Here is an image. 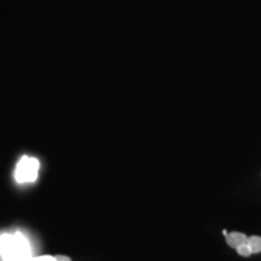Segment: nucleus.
Segmentation results:
<instances>
[{"instance_id":"3","label":"nucleus","mask_w":261,"mask_h":261,"mask_svg":"<svg viewBox=\"0 0 261 261\" xmlns=\"http://www.w3.org/2000/svg\"><path fill=\"white\" fill-rule=\"evenodd\" d=\"M247 240H248V237L246 236V234L242 232H237V231L226 234L227 246L233 248V249H237L238 247L242 246L243 243H246Z\"/></svg>"},{"instance_id":"8","label":"nucleus","mask_w":261,"mask_h":261,"mask_svg":"<svg viewBox=\"0 0 261 261\" xmlns=\"http://www.w3.org/2000/svg\"><path fill=\"white\" fill-rule=\"evenodd\" d=\"M57 261H71V260L68 259V257H65V256H57Z\"/></svg>"},{"instance_id":"7","label":"nucleus","mask_w":261,"mask_h":261,"mask_svg":"<svg viewBox=\"0 0 261 261\" xmlns=\"http://www.w3.org/2000/svg\"><path fill=\"white\" fill-rule=\"evenodd\" d=\"M9 261H33V256H31V257H23V259H15V260H9Z\"/></svg>"},{"instance_id":"6","label":"nucleus","mask_w":261,"mask_h":261,"mask_svg":"<svg viewBox=\"0 0 261 261\" xmlns=\"http://www.w3.org/2000/svg\"><path fill=\"white\" fill-rule=\"evenodd\" d=\"M33 261H57V256L41 255V256H38V257H33Z\"/></svg>"},{"instance_id":"2","label":"nucleus","mask_w":261,"mask_h":261,"mask_svg":"<svg viewBox=\"0 0 261 261\" xmlns=\"http://www.w3.org/2000/svg\"><path fill=\"white\" fill-rule=\"evenodd\" d=\"M40 163L35 158L23 156L19 160L15 169V179L19 184L34 182L38 179Z\"/></svg>"},{"instance_id":"4","label":"nucleus","mask_w":261,"mask_h":261,"mask_svg":"<svg viewBox=\"0 0 261 261\" xmlns=\"http://www.w3.org/2000/svg\"><path fill=\"white\" fill-rule=\"evenodd\" d=\"M247 243L249 244L250 249H252L253 254H257L261 252V237L260 236H252L248 237Z\"/></svg>"},{"instance_id":"1","label":"nucleus","mask_w":261,"mask_h":261,"mask_svg":"<svg viewBox=\"0 0 261 261\" xmlns=\"http://www.w3.org/2000/svg\"><path fill=\"white\" fill-rule=\"evenodd\" d=\"M0 256L4 261L31 257V244L21 232L0 234Z\"/></svg>"},{"instance_id":"5","label":"nucleus","mask_w":261,"mask_h":261,"mask_svg":"<svg viewBox=\"0 0 261 261\" xmlns=\"http://www.w3.org/2000/svg\"><path fill=\"white\" fill-rule=\"evenodd\" d=\"M236 252H237L238 255L244 256V257L250 256V255H252V254H253L252 249H250V247H249V244H248L247 242H246V243H243L242 246L238 247L237 249H236Z\"/></svg>"}]
</instances>
